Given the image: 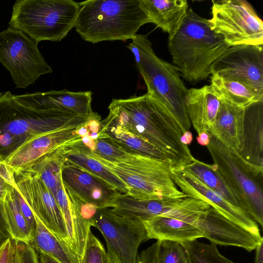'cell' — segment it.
<instances>
[{"mask_svg":"<svg viewBox=\"0 0 263 263\" xmlns=\"http://www.w3.org/2000/svg\"><path fill=\"white\" fill-rule=\"evenodd\" d=\"M213 126L209 133L222 144L239 153L242 148L244 122L247 108L220 100Z\"/></svg>","mask_w":263,"mask_h":263,"instance_id":"obj_20","label":"cell"},{"mask_svg":"<svg viewBox=\"0 0 263 263\" xmlns=\"http://www.w3.org/2000/svg\"><path fill=\"white\" fill-rule=\"evenodd\" d=\"M127 47L134 56L147 92L162 106L182 134L191 124L185 98L187 88L175 66L159 58L147 36L137 34Z\"/></svg>","mask_w":263,"mask_h":263,"instance_id":"obj_4","label":"cell"},{"mask_svg":"<svg viewBox=\"0 0 263 263\" xmlns=\"http://www.w3.org/2000/svg\"><path fill=\"white\" fill-rule=\"evenodd\" d=\"M181 243L187 251L190 263H235L221 255L216 244H206L197 239Z\"/></svg>","mask_w":263,"mask_h":263,"instance_id":"obj_32","label":"cell"},{"mask_svg":"<svg viewBox=\"0 0 263 263\" xmlns=\"http://www.w3.org/2000/svg\"><path fill=\"white\" fill-rule=\"evenodd\" d=\"M211 15V29L230 47L263 45L262 21L247 1H213Z\"/></svg>","mask_w":263,"mask_h":263,"instance_id":"obj_9","label":"cell"},{"mask_svg":"<svg viewBox=\"0 0 263 263\" xmlns=\"http://www.w3.org/2000/svg\"><path fill=\"white\" fill-rule=\"evenodd\" d=\"M61 177L64 187L82 201L98 209L112 208L122 194L99 178L72 164L64 163Z\"/></svg>","mask_w":263,"mask_h":263,"instance_id":"obj_17","label":"cell"},{"mask_svg":"<svg viewBox=\"0 0 263 263\" xmlns=\"http://www.w3.org/2000/svg\"><path fill=\"white\" fill-rule=\"evenodd\" d=\"M167 45L180 77L192 84L206 79L212 65L230 47L212 30L209 20L189 8L178 30L168 38Z\"/></svg>","mask_w":263,"mask_h":263,"instance_id":"obj_3","label":"cell"},{"mask_svg":"<svg viewBox=\"0 0 263 263\" xmlns=\"http://www.w3.org/2000/svg\"><path fill=\"white\" fill-rule=\"evenodd\" d=\"M13 187L9 185L6 179L0 174V201H4L7 193Z\"/></svg>","mask_w":263,"mask_h":263,"instance_id":"obj_43","label":"cell"},{"mask_svg":"<svg viewBox=\"0 0 263 263\" xmlns=\"http://www.w3.org/2000/svg\"><path fill=\"white\" fill-rule=\"evenodd\" d=\"M91 91H71L67 89L51 90L15 95L21 101L34 107L43 109H58L77 115L91 116Z\"/></svg>","mask_w":263,"mask_h":263,"instance_id":"obj_19","label":"cell"},{"mask_svg":"<svg viewBox=\"0 0 263 263\" xmlns=\"http://www.w3.org/2000/svg\"><path fill=\"white\" fill-rule=\"evenodd\" d=\"M93 227L122 263H135L139 246L149 239L142 221L119 216L110 208L98 209Z\"/></svg>","mask_w":263,"mask_h":263,"instance_id":"obj_12","label":"cell"},{"mask_svg":"<svg viewBox=\"0 0 263 263\" xmlns=\"http://www.w3.org/2000/svg\"><path fill=\"white\" fill-rule=\"evenodd\" d=\"M192 224L200 231L202 237L216 245L235 246L252 251L263 239L261 235L228 219L211 206Z\"/></svg>","mask_w":263,"mask_h":263,"instance_id":"obj_16","label":"cell"},{"mask_svg":"<svg viewBox=\"0 0 263 263\" xmlns=\"http://www.w3.org/2000/svg\"><path fill=\"white\" fill-rule=\"evenodd\" d=\"M3 202L11 239L31 243L33 234L20 210L13 187L8 191Z\"/></svg>","mask_w":263,"mask_h":263,"instance_id":"obj_31","label":"cell"},{"mask_svg":"<svg viewBox=\"0 0 263 263\" xmlns=\"http://www.w3.org/2000/svg\"><path fill=\"white\" fill-rule=\"evenodd\" d=\"M206 147L217 170L240 197L247 212L262 228V191L257 178L246 168L237 152L211 135Z\"/></svg>","mask_w":263,"mask_h":263,"instance_id":"obj_10","label":"cell"},{"mask_svg":"<svg viewBox=\"0 0 263 263\" xmlns=\"http://www.w3.org/2000/svg\"><path fill=\"white\" fill-rule=\"evenodd\" d=\"M0 62L9 72L17 88H26L53 69L38 43L22 31L8 27L0 32Z\"/></svg>","mask_w":263,"mask_h":263,"instance_id":"obj_8","label":"cell"},{"mask_svg":"<svg viewBox=\"0 0 263 263\" xmlns=\"http://www.w3.org/2000/svg\"><path fill=\"white\" fill-rule=\"evenodd\" d=\"M149 23L154 24L172 37L178 30L189 8L185 0H140Z\"/></svg>","mask_w":263,"mask_h":263,"instance_id":"obj_24","label":"cell"},{"mask_svg":"<svg viewBox=\"0 0 263 263\" xmlns=\"http://www.w3.org/2000/svg\"><path fill=\"white\" fill-rule=\"evenodd\" d=\"M0 263H20V254L15 240L10 238L0 248Z\"/></svg>","mask_w":263,"mask_h":263,"instance_id":"obj_38","label":"cell"},{"mask_svg":"<svg viewBox=\"0 0 263 263\" xmlns=\"http://www.w3.org/2000/svg\"><path fill=\"white\" fill-rule=\"evenodd\" d=\"M13 191L20 210L25 217L31 231L34 234L36 227V222L33 214L22 195L16 184L13 187Z\"/></svg>","mask_w":263,"mask_h":263,"instance_id":"obj_39","label":"cell"},{"mask_svg":"<svg viewBox=\"0 0 263 263\" xmlns=\"http://www.w3.org/2000/svg\"><path fill=\"white\" fill-rule=\"evenodd\" d=\"M17 187L33 215L55 236L68 245L64 218L53 195L38 177H15Z\"/></svg>","mask_w":263,"mask_h":263,"instance_id":"obj_15","label":"cell"},{"mask_svg":"<svg viewBox=\"0 0 263 263\" xmlns=\"http://www.w3.org/2000/svg\"><path fill=\"white\" fill-rule=\"evenodd\" d=\"M62 157L65 163L84 170L122 194L127 193L125 184L92 156L90 149L81 141V138L66 144L63 149Z\"/></svg>","mask_w":263,"mask_h":263,"instance_id":"obj_23","label":"cell"},{"mask_svg":"<svg viewBox=\"0 0 263 263\" xmlns=\"http://www.w3.org/2000/svg\"><path fill=\"white\" fill-rule=\"evenodd\" d=\"M77 128L61 129L33 137L10 154L5 161L15 177L27 173L60 147L81 138L76 133Z\"/></svg>","mask_w":263,"mask_h":263,"instance_id":"obj_14","label":"cell"},{"mask_svg":"<svg viewBox=\"0 0 263 263\" xmlns=\"http://www.w3.org/2000/svg\"><path fill=\"white\" fill-rule=\"evenodd\" d=\"M102 127H116L147 141L165 154L174 166H182L194 157L180 141L182 134L162 106L147 93L112 99Z\"/></svg>","mask_w":263,"mask_h":263,"instance_id":"obj_1","label":"cell"},{"mask_svg":"<svg viewBox=\"0 0 263 263\" xmlns=\"http://www.w3.org/2000/svg\"><path fill=\"white\" fill-rule=\"evenodd\" d=\"M0 174L6 179L7 182L12 186L16 184L15 178L13 172L7 165L5 159L0 155Z\"/></svg>","mask_w":263,"mask_h":263,"instance_id":"obj_42","label":"cell"},{"mask_svg":"<svg viewBox=\"0 0 263 263\" xmlns=\"http://www.w3.org/2000/svg\"><path fill=\"white\" fill-rule=\"evenodd\" d=\"M213 91L220 100L232 104L248 108L259 102L255 95L243 84L211 74V84Z\"/></svg>","mask_w":263,"mask_h":263,"instance_id":"obj_30","label":"cell"},{"mask_svg":"<svg viewBox=\"0 0 263 263\" xmlns=\"http://www.w3.org/2000/svg\"><path fill=\"white\" fill-rule=\"evenodd\" d=\"M16 241L20 254V263H40L39 256L31 243Z\"/></svg>","mask_w":263,"mask_h":263,"instance_id":"obj_40","label":"cell"},{"mask_svg":"<svg viewBox=\"0 0 263 263\" xmlns=\"http://www.w3.org/2000/svg\"><path fill=\"white\" fill-rule=\"evenodd\" d=\"M255 250V263H263V239L258 244Z\"/></svg>","mask_w":263,"mask_h":263,"instance_id":"obj_45","label":"cell"},{"mask_svg":"<svg viewBox=\"0 0 263 263\" xmlns=\"http://www.w3.org/2000/svg\"><path fill=\"white\" fill-rule=\"evenodd\" d=\"M81 263H107V251L91 231L87 237Z\"/></svg>","mask_w":263,"mask_h":263,"instance_id":"obj_35","label":"cell"},{"mask_svg":"<svg viewBox=\"0 0 263 263\" xmlns=\"http://www.w3.org/2000/svg\"><path fill=\"white\" fill-rule=\"evenodd\" d=\"M262 102L249 107L246 111L243 145L238 153L242 162L255 177H262L263 117Z\"/></svg>","mask_w":263,"mask_h":263,"instance_id":"obj_18","label":"cell"},{"mask_svg":"<svg viewBox=\"0 0 263 263\" xmlns=\"http://www.w3.org/2000/svg\"><path fill=\"white\" fill-rule=\"evenodd\" d=\"M183 198L142 200L121 194L110 210L119 216L144 221L155 216L168 215L181 205Z\"/></svg>","mask_w":263,"mask_h":263,"instance_id":"obj_22","label":"cell"},{"mask_svg":"<svg viewBox=\"0 0 263 263\" xmlns=\"http://www.w3.org/2000/svg\"><path fill=\"white\" fill-rule=\"evenodd\" d=\"M170 172L175 184L186 196L206 202L228 219L261 235L258 224L245 210L228 202L181 166H171Z\"/></svg>","mask_w":263,"mask_h":263,"instance_id":"obj_13","label":"cell"},{"mask_svg":"<svg viewBox=\"0 0 263 263\" xmlns=\"http://www.w3.org/2000/svg\"><path fill=\"white\" fill-rule=\"evenodd\" d=\"M58 109L34 107L9 91L0 92V155L5 159L36 135L64 128H77L93 117Z\"/></svg>","mask_w":263,"mask_h":263,"instance_id":"obj_2","label":"cell"},{"mask_svg":"<svg viewBox=\"0 0 263 263\" xmlns=\"http://www.w3.org/2000/svg\"><path fill=\"white\" fill-rule=\"evenodd\" d=\"M159 240L138 254L135 263H159ZM107 263H122L116 254L107 246Z\"/></svg>","mask_w":263,"mask_h":263,"instance_id":"obj_37","label":"cell"},{"mask_svg":"<svg viewBox=\"0 0 263 263\" xmlns=\"http://www.w3.org/2000/svg\"><path fill=\"white\" fill-rule=\"evenodd\" d=\"M210 140V135L209 132H202L196 137L198 143L202 146L208 145Z\"/></svg>","mask_w":263,"mask_h":263,"instance_id":"obj_44","label":"cell"},{"mask_svg":"<svg viewBox=\"0 0 263 263\" xmlns=\"http://www.w3.org/2000/svg\"><path fill=\"white\" fill-rule=\"evenodd\" d=\"M181 167L228 202L247 212L240 197L214 163L208 164L194 158L191 162Z\"/></svg>","mask_w":263,"mask_h":263,"instance_id":"obj_26","label":"cell"},{"mask_svg":"<svg viewBox=\"0 0 263 263\" xmlns=\"http://www.w3.org/2000/svg\"><path fill=\"white\" fill-rule=\"evenodd\" d=\"M86 146L95 155L111 162H118L128 154L107 138L91 140Z\"/></svg>","mask_w":263,"mask_h":263,"instance_id":"obj_33","label":"cell"},{"mask_svg":"<svg viewBox=\"0 0 263 263\" xmlns=\"http://www.w3.org/2000/svg\"><path fill=\"white\" fill-rule=\"evenodd\" d=\"M220 103L210 85L187 89L185 107L191 124L198 134L209 132L213 126Z\"/></svg>","mask_w":263,"mask_h":263,"instance_id":"obj_21","label":"cell"},{"mask_svg":"<svg viewBox=\"0 0 263 263\" xmlns=\"http://www.w3.org/2000/svg\"><path fill=\"white\" fill-rule=\"evenodd\" d=\"M54 197L65 220L68 236V245L73 250L74 240L72 215L63 184L59 187Z\"/></svg>","mask_w":263,"mask_h":263,"instance_id":"obj_36","label":"cell"},{"mask_svg":"<svg viewBox=\"0 0 263 263\" xmlns=\"http://www.w3.org/2000/svg\"><path fill=\"white\" fill-rule=\"evenodd\" d=\"M193 135L190 131L185 132L180 137V141L184 145L189 146L193 141Z\"/></svg>","mask_w":263,"mask_h":263,"instance_id":"obj_46","label":"cell"},{"mask_svg":"<svg viewBox=\"0 0 263 263\" xmlns=\"http://www.w3.org/2000/svg\"><path fill=\"white\" fill-rule=\"evenodd\" d=\"M211 74L243 84L262 102V45L230 47L212 65Z\"/></svg>","mask_w":263,"mask_h":263,"instance_id":"obj_11","label":"cell"},{"mask_svg":"<svg viewBox=\"0 0 263 263\" xmlns=\"http://www.w3.org/2000/svg\"><path fill=\"white\" fill-rule=\"evenodd\" d=\"M71 210L73 230V250L82 258L91 227H93L98 208L87 204L64 187Z\"/></svg>","mask_w":263,"mask_h":263,"instance_id":"obj_28","label":"cell"},{"mask_svg":"<svg viewBox=\"0 0 263 263\" xmlns=\"http://www.w3.org/2000/svg\"><path fill=\"white\" fill-rule=\"evenodd\" d=\"M80 5L76 31L93 44L132 40L149 23L140 0H88Z\"/></svg>","mask_w":263,"mask_h":263,"instance_id":"obj_5","label":"cell"},{"mask_svg":"<svg viewBox=\"0 0 263 263\" xmlns=\"http://www.w3.org/2000/svg\"><path fill=\"white\" fill-rule=\"evenodd\" d=\"M99 138H107L111 142L130 154L157 159L171 163V159L147 141L116 127H102Z\"/></svg>","mask_w":263,"mask_h":263,"instance_id":"obj_29","label":"cell"},{"mask_svg":"<svg viewBox=\"0 0 263 263\" xmlns=\"http://www.w3.org/2000/svg\"><path fill=\"white\" fill-rule=\"evenodd\" d=\"M33 215L36 227L31 244L36 252L45 254L59 263H81L76 252L48 229L36 216Z\"/></svg>","mask_w":263,"mask_h":263,"instance_id":"obj_27","label":"cell"},{"mask_svg":"<svg viewBox=\"0 0 263 263\" xmlns=\"http://www.w3.org/2000/svg\"><path fill=\"white\" fill-rule=\"evenodd\" d=\"M158 257L159 263H190L185 248L177 241L159 240Z\"/></svg>","mask_w":263,"mask_h":263,"instance_id":"obj_34","label":"cell"},{"mask_svg":"<svg viewBox=\"0 0 263 263\" xmlns=\"http://www.w3.org/2000/svg\"><path fill=\"white\" fill-rule=\"evenodd\" d=\"M142 222L149 239L183 242L202 237L195 226L177 218L158 216Z\"/></svg>","mask_w":263,"mask_h":263,"instance_id":"obj_25","label":"cell"},{"mask_svg":"<svg viewBox=\"0 0 263 263\" xmlns=\"http://www.w3.org/2000/svg\"><path fill=\"white\" fill-rule=\"evenodd\" d=\"M80 3L73 0H17L9 27L19 30L39 43L61 41L74 27Z\"/></svg>","mask_w":263,"mask_h":263,"instance_id":"obj_6","label":"cell"},{"mask_svg":"<svg viewBox=\"0 0 263 263\" xmlns=\"http://www.w3.org/2000/svg\"><path fill=\"white\" fill-rule=\"evenodd\" d=\"M92 156L117 176L126 186L129 196L142 200L180 199L187 197L172 180V164L140 155L128 153L117 162Z\"/></svg>","mask_w":263,"mask_h":263,"instance_id":"obj_7","label":"cell"},{"mask_svg":"<svg viewBox=\"0 0 263 263\" xmlns=\"http://www.w3.org/2000/svg\"><path fill=\"white\" fill-rule=\"evenodd\" d=\"M39 254L40 263H59L55 259L45 254L42 253Z\"/></svg>","mask_w":263,"mask_h":263,"instance_id":"obj_47","label":"cell"},{"mask_svg":"<svg viewBox=\"0 0 263 263\" xmlns=\"http://www.w3.org/2000/svg\"><path fill=\"white\" fill-rule=\"evenodd\" d=\"M11 238L4 202L0 201V248Z\"/></svg>","mask_w":263,"mask_h":263,"instance_id":"obj_41","label":"cell"}]
</instances>
